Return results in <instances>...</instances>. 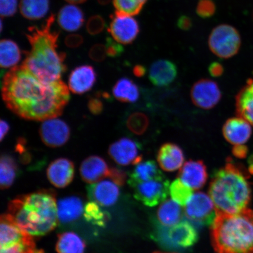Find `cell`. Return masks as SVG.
<instances>
[{"instance_id": "15", "label": "cell", "mask_w": 253, "mask_h": 253, "mask_svg": "<svg viewBox=\"0 0 253 253\" xmlns=\"http://www.w3.org/2000/svg\"><path fill=\"white\" fill-rule=\"evenodd\" d=\"M46 174L47 179L55 187L65 188L74 179V164L68 158H58L50 163L47 167Z\"/></svg>"}, {"instance_id": "17", "label": "cell", "mask_w": 253, "mask_h": 253, "mask_svg": "<svg viewBox=\"0 0 253 253\" xmlns=\"http://www.w3.org/2000/svg\"><path fill=\"white\" fill-rule=\"evenodd\" d=\"M0 221V249L7 248L33 236L22 229L8 213L2 214Z\"/></svg>"}, {"instance_id": "39", "label": "cell", "mask_w": 253, "mask_h": 253, "mask_svg": "<svg viewBox=\"0 0 253 253\" xmlns=\"http://www.w3.org/2000/svg\"><path fill=\"white\" fill-rule=\"evenodd\" d=\"M102 95L100 92L95 94V96L90 97L88 100L87 107L89 112L95 116L101 115L103 112L104 103L101 100Z\"/></svg>"}, {"instance_id": "53", "label": "cell", "mask_w": 253, "mask_h": 253, "mask_svg": "<svg viewBox=\"0 0 253 253\" xmlns=\"http://www.w3.org/2000/svg\"><path fill=\"white\" fill-rule=\"evenodd\" d=\"M154 253H162V252H155Z\"/></svg>"}, {"instance_id": "20", "label": "cell", "mask_w": 253, "mask_h": 253, "mask_svg": "<svg viewBox=\"0 0 253 253\" xmlns=\"http://www.w3.org/2000/svg\"><path fill=\"white\" fill-rule=\"evenodd\" d=\"M224 138L234 145L246 143L252 133L251 125L242 118H233L227 120L222 129Z\"/></svg>"}, {"instance_id": "18", "label": "cell", "mask_w": 253, "mask_h": 253, "mask_svg": "<svg viewBox=\"0 0 253 253\" xmlns=\"http://www.w3.org/2000/svg\"><path fill=\"white\" fill-rule=\"evenodd\" d=\"M208 177L207 167L201 160L187 161L178 173V178L192 189L203 187Z\"/></svg>"}, {"instance_id": "26", "label": "cell", "mask_w": 253, "mask_h": 253, "mask_svg": "<svg viewBox=\"0 0 253 253\" xmlns=\"http://www.w3.org/2000/svg\"><path fill=\"white\" fill-rule=\"evenodd\" d=\"M236 114L253 126V79H250L236 97Z\"/></svg>"}, {"instance_id": "41", "label": "cell", "mask_w": 253, "mask_h": 253, "mask_svg": "<svg viewBox=\"0 0 253 253\" xmlns=\"http://www.w3.org/2000/svg\"><path fill=\"white\" fill-rule=\"evenodd\" d=\"M107 55L111 58H117L124 52V47L115 40L107 37L106 41Z\"/></svg>"}, {"instance_id": "44", "label": "cell", "mask_w": 253, "mask_h": 253, "mask_svg": "<svg viewBox=\"0 0 253 253\" xmlns=\"http://www.w3.org/2000/svg\"><path fill=\"white\" fill-rule=\"evenodd\" d=\"M84 38L77 34H69L65 38V43L66 46L70 48H77L84 43Z\"/></svg>"}, {"instance_id": "25", "label": "cell", "mask_w": 253, "mask_h": 253, "mask_svg": "<svg viewBox=\"0 0 253 253\" xmlns=\"http://www.w3.org/2000/svg\"><path fill=\"white\" fill-rule=\"evenodd\" d=\"M58 217L59 221L68 223L77 220L84 213L83 203L77 197L65 198L57 203Z\"/></svg>"}, {"instance_id": "45", "label": "cell", "mask_w": 253, "mask_h": 253, "mask_svg": "<svg viewBox=\"0 0 253 253\" xmlns=\"http://www.w3.org/2000/svg\"><path fill=\"white\" fill-rule=\"evenodd\" d=\"M209 72L211 77L214 78L220 77L224 72L223 66L219 62H213L209 67Z\"/></svg>"}, {"instance_id": "36", "label": "cell", "mask_w": 253, "mask_h": 253, "mask_svg": "<svg viewBox=\"0 0 253 253\" xmlns=\"http://www.w3.org/2000/svg\"><path fill=\"white\" fill-rule=\"evenodd\" d=\"M36 252V243L34 236L21 242L0 249V253H35Z\"/></svg>"}, {"instance_id": "43", "label": "cell", "mask_w": 253, "mask_h": 253, "mask_svg": "<svg viewBox=\"0 0 253 253\" xmlns=\"http://www.w3.org/2000/svg\"><path fill=\"white\" fill-rule=\"evenodd\" d=\"M108 178L112 179L120 186L125 184L126 181V174L123 170L117 168H111Z\"/></svg>"}, {"instance_id": "46", "label": "cell", "mask_w": 253, "mask_h": 253, "mask_svg": "<svg viewBox=\"0 0 253 253\" xmlns=\"http://www.w3.org/2000/svg\"><path fill=\"white\" fill-rule=\"evenodd\" d=\"M177 25L180 29L188 31L192 27V21L191 18L186 15H182L178 18Z\"/></svg>"}, {"instance_id": "28", "label": "cell", "mask_w": 253, "mask_h": 253, "mask_svg": "<svg viewBox=\"0 0 253 253\" xmlns=\"http://www.w3.org/2000/svg\"><path fill=\"white\" fill-rule=\"evenodd\" d=\"M112 91L113 96L123 103H135L140 94L137 85L128 78H122L117 81Z\"/></svg>"}, {"instance_id": "5", "label": "cell", "mask_w": 253, "mask_h": 253, "mask_svg": "<svg viewBox=\"0 0 253 253\" xmlns=\"http://www.w3.org/2000/svg\"><path fill=\"white\" fill-rule=\"evenodd\" d=\"M211 236L216 253H253V211L246 208L234 214L216 211Z\"/></svg>"}, {"instance_id": "1", "label": "cell", "mask_w": 253, "mask_h": 253, "mask_svg": "<svg viewBox=\"0 0 253 253\" xmlns=\"http://www.w3.org/2000/svg\"><path fill=\"white\" fill-rule=\"evenodd\" d=\"M69 90L61 80L43 83L23 65L6 73L1 84L6 107L19 118L36 122L61 116L70 100Z\"/></svg>"}, {"instance_id": "24", "label": "cell", "mask_w": 253, "mask_h": 253, "mask_svg": "<svg viewBox=\"0 0 253 253\" xmlns=\"http://www.w3.org/2000/svg\"><path fill=\"white\" fill-rule=\"evenodd\" d=\"M57 20L62 29L68 32H75L83 26L84 16L83 11L78 6L66 5L60 9Z\"/></svg>"}, {"instance_id": "47", "label": "cell", "mask_w": 253, "mask_h": 253, "mask_svg": "<svg viewBox=\"0 0 253 253\" xmlns=\"http://www.w3.org/2000/svg\"><path fill=\"white\" fill-rule=\"evenodd\" d=\"M232 153L237 158H244L248 154V148L243 144L236 145L233 148Z\"/></svg>"}, {"instance_id": "10", "label": "cell", "mask_w": 253, "mask_h": 253, "mask_svg": "<svg viewBox=\"0 0 253 253\" xmlns=\"http://www.w3.org/2000/svg\"><path fill=\"white\" fill-rule=\"evenodd\" d=\"M141 145L127 137H123L113 142L109 146V156L120 166L137 165L141 162Z\"/></svg>"}, {"instance_id": "7", "label": "cell", "mask_w": 253, "mask_h": 253, "mask_svg": "<svg viewBox=\"0 0 253 253\" xmlns=\"http://www.w3.org/2000/svg\"><path fill=\"white\" fill-rule=\"evenodd\" d=\"M208 44L215 55L220 58L228 59L238 53L241 46V38L235 28L221 24L211 31Z\"/></svg>"}, {"instance_id": "19", "label": "cell", "mask_w": 253, "mask_h": 253, "mask_svg": "<svg viewBox=\"0 0 253 253\" xmlns=\"http://www.w3.org/2000/svg\"><path fill=\"white\" fill-rule=\"evenodd\" d=\"M110 169L103 158L91 156L82 163L80 174L84 181L93 184L108 177Z\"/></svg>"}, {"instance_id": "14", "label": "cell", "mask_w": 253, "mask_h": 253, "mask_svg": "<svg viewBox=\"0 0 253 253\" xmlns=\"http://www.w3.org/2000/svg\"><path fill=\"white\" fill-rule=\"evenodd\" d=\"M120 186L113 180L107 177L87 186L88 198L102 207H112L118 201Z\"/></svg>"}, {"instance_id": "6", "label": "cell", "mask_w": 253, "mask_h": 253, "mask_svg": "<svg viewBox=\"0 0 253 253\" xmlns=\"http://www.w3.org/2000/svg\"><path fill=\"white\" fill-rule=\"evenodd\" d=\"M157 241L170 249H187L194 246L199 239L197 230L187 221H181L170 227L158 226Z\"/></svg>"}, {"instance_id": "49", "label": "cell", "mask_w": 253, "mask_h": 253, "mask_svg": "<svg viewBox=\"0 0 253 253\" xmlns=\"http://www.w3.org/2000/svg\"><path fill=\"white\" fill-rule=\"evenodd\" d=\"M132 72L136 77L141 78L146 74V69L144 66L137 65L134 66Z\"/></svg>"}, {"instance_id": "37", "label": "cell", "mask_w": 253, "mask_h": 253, "mask_svg": "<svg viewBox=\"0 0 253 253\" xmlns=\"http://www.w3.org/2000/svg\"><path fill=\"white\" fill-rule=\"evenodd\" d=\"M106 27V22L100 15H95L91 17L86 24V30L91 36H96L104 30Z\"/></svg>"}, {"instance_id": "27", "label": "cell", "mask_w": 253, "mask_h": 253, "mask_svg": "<svg viewBox=\"0 0 253 253\" xmlns=\"http://www.w3.org/2000/svg\"><path fill=\"white\" fill-rule=\"evenodd\" d=\"M183 211L181 205L172 199L164 201L157 211V218L161 226L170 227L181 221Z\"/></svg>"}, {"instance_id": "2", "label": "cell", "mask_w": 253, "mask_h": 253, "mask_svg": "<svg viewBox=\"0 0 253 253\" xmlns=\"http://www.w3.org/2000/svg\"><path fill=\"white\" fill-rule=\"evenodd\" d=\"M55 19L51 14L40 27L31 26L25 33L31 49L22 65L45 84L61 80L67 70L66 53L58 50L59 31L52 30Z\"/></svg>"}, {"instance_id": "12", "label": "cell", "mask_w": 253, "mask_h": 253, "mask_svg": "<svg viewBox=\"0 0 253 253\" xmlns=\"http://www.w3.org/2000/svg\"><path fill=\"white\" fill-rule=\"evenodd\" d=\"M113 39L123 45L133 42L140 33L137 20L132 16L116 13L111 15L110 26L107 29Z\"/></svg>"}, {"instance_id": "50", "label": "cell", "mask_w": 253, "mask_h": 253, "mask_svg": "<svg viewBox=\"0 0 253 253\" xmlns=\"http://www.w3.org/2000/svg\"><path fill=\"white\" fill-rule=\"evenodd\" d=\"M65 1L72 4H82L86 1V0H65Z\"/></svg>"}, {"instance_id": "34", "label": "cell", "mask_w": 253, "mask_h": 253, "mask_svg": "<svg viewBox=\"0 0 253 253\" xmlns=\"http://www.w3.org/2000/svg\"><path fill=\"white\" fill-rule=\"evenodd\" d=\"M169 195L176 203L185 207L192 197L193 189L178 178L170 185Z\"/></svg>"}, {"instance_id": "21", "label": "cell", "mask_w": 253, "mask_h": 253, "mask_svg": "<svg viewBox=\"0 0 253 253\" xmlns=\"http://www.w3.org/2000/svg\"><path fill=\"white\" fill-rule=\"evenodd\" d=\"M184 160L181 147L171 142L163 144L158 152V163L161 169L166 172H173L179 169Z\"/></svg>"}, {"instance_id": "48", "label": "cell", "mask_w": 253, "mask_h": 253, "mask_svg": "<svg viewBox=\"0 0 253 253\" xmlns=\"http://www.w3.org/2000/svg\"><path fill=\"white\" fill-rule=\"evenodd\" d=\"M0 127H1L0 140L2 141L6 137V135L8 133L9 129H10V126H9V123L6 120L1 119V122H0Z\"/></svg>"}, {"instance_id": "11", "label": "cell", "mask_w": 253, "mask_h": 253, "mask_svg": "<svg viewBox=\"0 0 253 253\" xmlns=\"http://www.w3.org/2000/svg\"><path fill=\"white\" fill-rule=\"evenodd\" d=\"M41 140L47 147H61L71 137V128L63 120L53 118L45 120L39 129Z\"/></svg>"}, {"instance_id": "3", "label": "cell", "mask_w": 253, "mask_h": 253, "mask_svg": "<svg viewBox=\"0 0 253 253\" xmlns=\"http://www.w3.org/2000/svg\"><path fill=\"white\" fill-rule=\"evenodd\" d=\"M7 213L31 235L45 236L59 221L55 193L43 189L20 196L9 202Z\"/></svg>"}, {"instance_id": "9", "label": "cell", "mask_w": 253, "mask_h": 253, "mask_svg": "<svg viewBox=\"0 0 253 253\" xmlns=\"http://www.w3.org/2000/svg\"><path fill=\"white\" fill-rule=\"evenodd\" d=\"M169 181L166 178L137 183L131 188L134 197L147 207H154L162 203L169 194Z\"/></svg>"}, {"instance_id": "31", "label": "cell", "mask_w": 253, "mask_h": 253, "mask_svg": "<svg viewBox=\"0 0 253 253\" xmlns=\"http://www.w3.org/2000/svg\"><path fill=\"white\" fill-rule=\"evenodd\" d=\"M49 9V0H21L20 10L23 17L35 21L42 19Z\"/></svg>"}, {"instance_id": "35", "label": "cell", "mask_w": 253, "mask_h": 253, "mask_svg": "<svg viewBox=\"0 0 253 253\" xmlns=\"http://www.w3.org/2000/svg\"><path fill=\"white\" fill-rule=\"evenodd\" d=\"M149 119L145 114L134 112L128 117L126 121V127L132 133L141 135L146 131L149 126Z\"/></svg>"}, {"instance_id": "4", "label": "cell", "mask_w": 253, "mask_h": 253, "mask_svg": "<svg viewBox=\"0 0 253 253\" xmlns=\"http://www.w3.org/2000/svg\"><path fill=\"white\" fill-rule=\"evenodd\" d=\"M227 161L225 166L213 173L209 195L217 211L234 214L248 208L251 188L244 171L232 158Z\"/></svg>"}, {"instance_id": "30", "label": "cell", "mask_w": 253, "mask_h": 253, "mask_svg": "<svg viewBox=\"0 0 253 253\" xmlns=\"http://www.w3.org/2000/svg\"><path fill=\"white\" fill-rule=\"evenodd\" d=\"M20 47L15 41L4 39L0 42V66L3 69L13 68L21 59Z\"/></svg>"}, {"instance_id": "16", "label": "cell", "mask_w": 253, "mask_h": 253, "mask_svg": "<svg viewBox=\"0 0 253 253\" xmlns=\"http://www.w3.org/2000/svg\"><path fill=\"white\" fill-rule=\"evenodd\" d=\"M96 81L97 74L92 66H79L69 75V89L72 93L83 94L93 87Z\"/></svg>"}, {"instance_id": "29", "label": "cell", "mask_w": 253, "mask_h": 253, "mask_svg": "<svg viewBox=\"0 0 253 253\" xmlns=\"http://www.w3.org/2000/svg\"><path fill=\"white\" fill-rule=\"evenodd\" d=\"M85 249L86 243L77 233L68 232L58 236L57 253H84Z\"/></svg>"}, {"instance_id": "38", "label": "cell", "mask_w": 253, "mask_h": 253, "mask_svg": "<svg viewBox=\"0 0 253 253\" xmlns=\"http://www.w3.org/2000/svg\"><path fill=\"white\" fill-rule=\"evenodd\" d=\"M216 9V4L213 0H200L198 3L197 13L202 18H209L215 14Z\"/></svg>"}, {"instance_id": "51", "label": "cell", "mask_w": 253, "mask_h": 253, "mask_svg": "<svg viewBox=\"0 0 253 253\" xmlns=\"http://www.w3.org/2000/svg\"><path fill=\"white\" fill-rule=\"evenodd\" d=\"M112 0H97L98 2L99 3L100 5H106L110 2Z\"/></svg>"}, {"instance_id": "42", "label": "cell", "mask_w": 253, "mask_h": 253, "mask_svg": "<svg viewBox=\"0 0 253 253\" xmlns=\"http://www.w3.org/2000/svg\"><path fill=\"white\" fill-rule=\"evenodd\" d=\"M107 51L105 45L101 43L95 44L88 52L89 58L97 62H103L106 58Z\"/></svg>"}, {"instance_id": "52", "label": "cell", "mask_w": 253, "mask_h": 253, "mask_svg": "<svg viewBox=\"0 0 253 253\" xmlns=\"http://www.w3.org/2000/svg\"><path fill=\"white\" fill-rule=\"evenodd\" d=\"M137 1L140 2L141 4L144 5L145 3H146V2L147 1V0H137Z\"/></svg>"}, {"instance_id": "8", "label": "cell", "mask_w": 253, "mask_h": 253, "mask_svg": "<svg viewBox=\"0 0 253 253\" xmlns=\"http://www.w3.org/2000/svg\"><path fill=\"white\" fill-rule=\"evenodd\" d=\"M184 213L188 219L201 225H211L216 216V209L210 197L199 192L186 205Z\"/></svg>"}, {"instance_id": "13", "label": "cell", "mask_w": 253, "mask_h": 253, "mask_svg": "<svg viewBox=\"0 0 253 253\" xmlns=\"http://www.w3.org/2000/svg\"><path fill=\"white\" fill-rule=\"evenodd\" d=\"M193 103L199 108L211 109L220 102L221 93L216 82L202 79L196 82L191 88Z\"/></svg>"}, {"instance_id": "32", "label": "cell", "mask_w": 253, "mask_h": 253, "mask_svg": "<svg viewBox=\"0 0 253 253\" xmlns=\"http://www.w3.org/2000/svg\"><path fill=\"white\" fill-rule=\"evenodd\" d=\"M18 173V164L10 155H1L0 159V186L7 189L13 184Z\"/></svg>"}, {"instance_id": "33", "label": "cell", "mask_w": 253, "mask_h": 253, "mask_svg": "<svg viewBox=\"0 0 253 253\" xmlns=\"http://www.w3.org/2000/svg\"><path fill=\"white\" fill-rule=\"evenodd\" d=\"M99 204L94 201L88 202L84 206V216L88 222L99 227H104L110 217L108 213L104 211Z\"/></svg>"}, {"instance_id": "22", "label": "cell", "mask_w": 253, "mask_h": 253, "mask_svg": "<svg viewBox=\"0 0 253 253\" xmlns=\"http://www.w3.org/2000/svg\"><path fill=\"white\" fill-rule=\"evenodd\" d=\"M178 69L175 63L166 59L158 60L151 65L149 79L152 84L158 87L169 86L175 81Z\"/></svg>"}, {"instance_id": "40", "label": "cell", "mask_w": 253, "mask_h": 253, "mask_svg": "<svg viewBox=\"0 0 253 253\" xmlns=\"http://www.w3.org/2000/svg\"><path fill=\"white\" fill-rule=\"evenodd\" d=\"M17 0H0V14L2 17L14 15L17 11Z\"/></svg>"}, {"instance_id": "23", "label": "cell", "mask_w": 253, "mask_h": 253, "mask_svg": "<svg viewBox=\"0 0 253 253\" xmlns=\"http://www.w3.org/2000/svg\"><path fill=\"white\" fill-rule=\"evenodd\" d=\"M164 179H166L165 175L158 169L156 162L154 161H141L129 173L128 184L131 187L139 183Z\"/></svg>"}]
</instances>
